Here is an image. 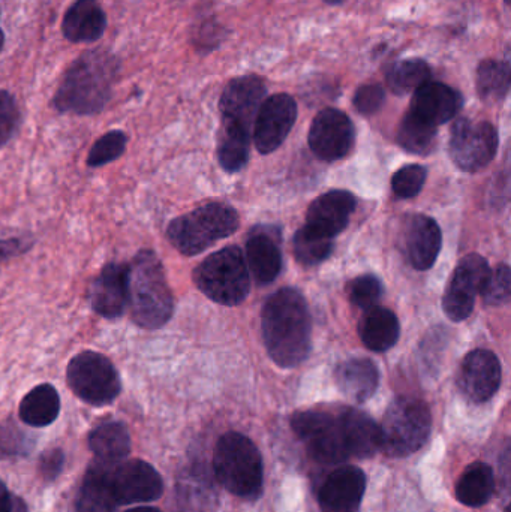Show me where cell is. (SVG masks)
<instances>
[{
  "mask_svg": "<svg viewBox=\"0 0 511 512\" xmlns=\"http://www.w3.org/2000/svg\"><path fill=\"white\" fill-rule=\"evenodd\" d=\"M261 333L270 358L284 369L299 366L312 345V322L302 292L282 288L267 298L261 313Z\"/></svg>",
  "mask_w": 511,
  "mask_h": 512,
  "instance_id": "cell-1",
  "label": "cell"
},
{
  "mask_svg": "<svg viewBox=\"0 0 511 512\" xmlns=\"http://www.w3.org/2000/svg\"><path fill=\"white\" fill-rule=\"evenodd\" d=\"M120 62L107 50L81 54L63 75L53 104L60 113L90 116L101 113L110 101Z\"/></svg>",
  "mask_w": 511,
  "mask_h": 512,
  "instance_id": "cell-2",
  "label": "cell"
},
{
  "mask_svg": "<svg viewBox=\"0 0 511 512\" xmlns=\"http://www.w3.org/2000/svg\"><path fill=\"white\" fill-rule=\"evenodd\" d=\"M129 306L132 321L141 328L164 327L174 312V298L161 259L141 249L129 264Z\"/></svg>",
  "mask_w": 511,
  "mask_h": 512,
  "instance_id": "cell-3",
  "label": "cell"
},
{
  "mask_svg": "<svg viewBox=\"0 0 511 512\" xmlns=\"http://www.w3.org/2000/svg\"><path fill=\"white\" fill-rule=\"evenodd\" d=\"M213 471L231 495L257 499L263 489V459L251 439L228 432L219 438L213 456Z\"/></svg>",
  "mask_w": 511,
  "mask_h": 512,
  "instance_id": "cell-4",
  "label": "cell"
},
{
  "mask_svg": "<svg viewBox=\"0 0 511 512\" xmlns=\"http://www.w3.org/2000/svg\"><path fill=\"white\" fill-rule=\"evenodd\" d=\"M239 215L224 203H209L170 222L167 239L185 256L206 251L239 230Z\"/></svg>",
  "mask_w": 511,
  "mask_h": 512,
  "instance_id": "cell-5",
  "label": "cell"
},
{
  "mask_svg": "<svg viewBox=\"0 0 511 512\" xmlns=\"http://www.w3.org/2000/svg\"><path fill=\"white\" fill-rule=\"evenodd\" d=\"M431 429V411L423 400L398 397L390 403L380 426L381 450L393 459L411 456L425 447Z\"/></svg>",
  "mask_w": 511,
  "mask_h": 512,
  "instance_id": "cell-6",
  "label": "cell"
},
{
  "mask_svg": "<svg viewBox=\"0 0 511 512\" xmlns=\"http://www.w3.org/2000/svg\"><path fill=\"white\" fill-rule=\"evenodd\" d=\"M194 282L215 303L237 306L245 301L251 288L245 255L236 246H228L207 256L195 268Z\"/></svg>",
  "mask_w": 511,
  "mask_h": 512,
  "instance_id": "cell-7",
  "label": "cell"
},
{
  "mask_svg": "<svg viewBox=\"0 0 511 512\" xmlns=\"http://www.w3.org/2000/svg\"><path fill=\"white\" fill-rule=\"evenodd\" d=\"M66 382L72 393L92 406L113 403L122 391L114 364L99 352L83 351L69 361Z\"/></svg>",
  "mask_w": 511,
  "mask_h": 512,
  "instance_id": "cell-8",
  "label": "cell"
},
{
  "mask_svg": "<svg viewBox=\"0 0 511 512\" xmlns=\"http://www.w3.org/2000/svg\"><path fill=\"white\" fill-rule=\"evenodd\" d=\"M291 429L317 462L339 465L350 459L341 415L327 411L296 412Z\"/></svg>",
  "mask_w": 511,
  "mask_h": 512,
  "instance_id": "cell-9",
  "label": "cell"
},
{
  "mask_svg": "<svg viewBox=\"0 0 511 512\" xmlns=\"http://www.w3.org/2000/svg\"><path fill=\"white\" fill-rule=\"evenodd\" d=\"M497 128L489 122H473L461 117L450 131V156L459 170L477 173L491 164L497 155Z\"/></svg>",
  "mask_w": 511,
  "mask_h": 512,
  "instance_id": "cell-10",
  "label": "cell"
},
{
  "mask_svg": "<svg viewBox=\"0 0 511 512\" xmlns=\"http://www.w3.org/2000/svg\"><path fill=\"white\" fill-rule=\"evenodd\" d=\"M489 273L488 261L477 254L465 256L456 265L443 297V309L450 321L462 322L470 318Z\"/></svg>",
  "mask_w": 511,
  "mask_h": 512,
  "instance_id": "cell-11",
  "label": "cell"
},
{
  "mask_svg": "<svg viewBox=\"0 0 511 512\" xmlns=\"http://www.w3.org/2000/svg\"><path fill=\"white\" fill-rule=\"evenodd\" d=\"M297 104L288 93H276L264 99L254 122V143L261 155L275 152L293 129Z\"/></svg>",
  "mask_w": 511,
  "mask_h": 512,
  "instance_id": "cell-12",
  "label": "cell"
},
{
  "mask_svg": "<svg viewBox=\"0 0 511 512\" xmlns=\"http://www.w3.org/2000/svg\"><path fill=\"white\" fill-rule=\"evenodd\" d=\"M108 475L119 505L156 501L164 492L161 475L143 460H129L116 466L111 463Z\"/></svg>",
  "mask_w": 511,
  "mask_h": 512,
  "instance_id": "cell-13",
  "label": "cell"
},
{
  "mask_svg": "<svg viewBox=\"0 0 511 512\" xmlns=\"http://www.w3.org/2000/svg\"><path fill=\"white\" fill-rule=\"evenodd\" d=\"M356 140L353 122L336 108H324L315 116L309 131V146L315 156L327 162L345 158Z\"/></svg>",
  "mask_w": 511,
  "mask_h": 512,
  "instance_id": "cell-14",
  "label": "cell"
},
{
  "mask_svg": "<svg viewBox=\"0 0 511 512\" xmlns=\"http://www.w3.org/2000/svg\"><path fill=\"white\" fill-rule=\"evenodd\" d=\"M503 369L494 352L488 349L471 351L462 360L458 372V387L473 403H485L500 390Z\"/></svg>",
  "mask_w": 511,
  "mask_h": 512,
  "instance_id": "cell-15",
  "label": "cell"
},
{
  "mask_svg": "<svg viewBox=\"0 0 511 512\" xmlns=\"http://www.w3.org/2000/svg\"><path fill=\"white\" fill-rule=\"evenodd\" d=\"M266 84L257 75L233 78L225 86L219 101L222 120L252 129L258 110L266 98Z\"/></svg>",
  "mask_w": 511,
  "mask_h": 512,
  "instance_id": "cell-16",
  "label": "cell"
},
{
  "mask_svg": "<svg viewBox=\"0 0 511 512\" xmlns=\"http://www.w3.org/2000/svg\"><path fill=\"white\" fill-rule=\"evenodd\" d=\"M354 210L356 198L351 192H327L309 206L305 228L315 236L333 240L348 227Z\"/></svg>",
  "mask_w": 511,
  "mask_h": 512,
  "instance_id": "cell-17",
  "label": "cell"
},
{
  "mask_svg": "<svg viewBox=\"0 0 511 512\" xmlns=\"http://www.w3.org/2000/svg\"><path fill=\"white\" fill-rule=\"evenodd\" d=\"M365 492V472L357 466H341L321 484L318 505L321 512H357Z\"/></svg>",
  "mask_w": 511,
  "mask_h": 512,
  "instance_id": "cell-18",
  "label": "cell"
},
{
  "mask_svg": "<svg viewBox=\"0 0 511 512\" xmlns=\"http://www.w3.org/2000/svg\"><path fill=\"white\" fill-rule=\"evenodd\" d=\"M90 304L98 315L116 319L129 306V264L110 262L90 288Z\"/></svg>",
  "mask_w": 511,
  "mask_h": 512,
  "instance_id": "cell-19",
  "label": "cell"
},
{
  "mask_svg": "<svg viewBox=\"0 0 511 512\" xmlns=\"http://www.w3.org/2000/svg\"><path fill=\"white\" fill-rule=\"evenodd\" d=\"M462 105L464 98L458 90L429 80L413 93L410 111L438 128L455 119Z\"/></svg>",
  "mask_w": 511,
  "mask_h": 512,
  "instance_id": "cell-20",
  "label": "cell"
},
{
  "mask_svg": "<svg viewBox=\"0 0 511 512\" xmlns=\"http://www.w3.org/2000/svg\"><path fill=\"white\" fill-rule=\"evenodd\" d=\"M443 246V234L434 219L417 215L408 225L405 248L410 264L416 270L426 271L434 267Z\"/></svg>",
  "mask_w": 511,
  "mask_h": 512,
  "instance_id": "cell-21",
  "label": "cell"
},
{
  "mask_svg": "<svg viewBox=\"0 0 511 512\" xmlns=\"http://www.w3.org/2000/svg\"><path fill=\"white\" fill-rule=\"evenodd\" d=\"M107 29V15L98 0H75L65 17L62 32L71 42H95Z\"/></svg>",
  "mask_w": 511,
  "mask_h": 512,
  "instance_id": "cell-22",
  "label": "cell"
},
{
  "mask_svg": "<svg viewBox=\"0 0 511 512\" xmlns=\"http://www.w3.org/2000/svg\"><path fill=\"white\" fill-rule=\"evenodd\" d=\"M335 382L345 397L357 403H365L377 391L380 372L374 361L368 358H351L336 367Z\"/></svg>",
  "mask_w": 511,
  "mask_h": 512,
  "instance_id": "cell-23",
  "label": "cell"
},
{
  "mask_svg": "<svg viewBox=\"0 0 511 512\" xmlns=\"http://www.w3.org/2000/svg\"><path fill=\"white\" fill-rule=\"evenodd\" d=\"M110 463L92 465L75 499V512H116L119 507L108 475Z\"/></svg>",
  "mask_w": 511,
  "mask_h": 512,
  "instance_id": "cell-24",
  "label": "cell"
},
{
  "mask_svg": "<svg viewBox=\"0 0 511 512\" xmlns=\"http://www.w3.org/2000/svg\"><path fill=\"white\" fill-rule=\"evenodd\" d=\"M344 424L350 457L371 459L381 450L380 426L365 412L354 408L339 412Z\"/></svg>",
  "mask_w": 511,
  "mask_h": 512,
  "instance_id": "cell-25",
  "label": "cell"
},
{
  "mask_svg": "<svg viewBox=\"0 0 511 512\" xmlns=\"http://www.w3.org/2000/svg\"><path fill=\"white\" fill-rule=\"evenodd\" d=\"M246 265L260 285H269L281 273L282 255L278 242L264 231L252 233L246 242Z\"/></svg>",
  "mask_w": 511,
  "mask_h": 512,
  "instance_id": "cell-26",
  "label": "cell"
},
{
  "mask_svg": "<svg viewBox=\"0 0 511 512\" xmlns=\"http://www.w3.org/2000/svg\"><path fill=\"white\" fill-rule=\"evenodd\" d=\"M363 345L374 352H386L399 340L401 325L392 310L375 306L366 310L359 322Z\"/></svg>",
  "mask_w": 511,
  "mask_h": 512,
  "instance_id": "cell-27",
  "label": "cell"
},
{
  "mask_svg": "<svg viewBox=\"0 0 511 512\" xmlns=\"http://www.w3.org/2000/svg\"><path fill=\"white\" fill-rule=\"evenodd\" d=\"M89 448L99 462L119 463L131 453V436L125 424L108 421L92 430Z\"/></svg>",
  "mask_w": 511,
  "mask_h": 512,
  "instance_id": "cell-28",
  "label": "cell"
},
{
  "mask_svg": "<svg viewBox=\"0 0 511 512\" xmlns=\"http://www.w3.org/2000/svg\"><path fill=\"white\" fill-rule=\"evenodd\" d=\"M494 492V471L482 462L468 466L456 484V499L465 507H483L491 501Z\"/></svg>",
  "mask_w": 511,
  "mask_h": 512,
  "instance_id": "cell-29",
  "label": "cell"
},
{
  "mask_svg": "<svg viewBox=\"0 0 511 512\" xmlns=\"http://www.w3.org/2000/svg\"><path fill=\"white\" fill-rule=\"evenodd\" d=\"M60 412V397L50 384L38 385L21 400V421L30 427H47L56 421Z\"/></svg>",
  "mask_w": 511,
  "mask_h": 512,
  "instance_id": "cell-30",
  "label": "cell"
},
{
  "mask_svg": "<svg viewBox=\"0 0 511 512\" xmlns=\"http://www.w3.org/2000/svg\"><path fill=\"white\" fill-rule=\"evenodd\" d=\"M251 146V129L239 123L222 120L218 140L219 164L228 173H237L245 167Z\"/></svg>",
  "mask_w": 511,
  "mask_h": 512,
  "instance_id": "cell-31",
  "label": "cell"
},
{
  "mask_svg": "<svg viewBox=\"0 0 511 512\" xmlns=\"http://www.w3.org/2000/svg\"><path fill=\"white\" fill-rule=\"evenodd\" d=\"M398 144L411 155H431L437 146V126L408 111L398 129Z\"/></svg>",
  "mask_w": 511,
  "mask_h": 512,
  "instance_id": "cell-32",
  "label": "cell"
},
{
  "mask_svg": "<svg viewBox=\"0 0 511 512\" xmlns=\"http://www.w3.org/2000/svg\"><path fill=\"white\" fill-rule=\"evenodd\" d=\"M509 60L486 59L477 68V92L485 102H501L510 90Z\"/></svg>",
  "mask_w": 511,
  "mask_h": 512,
  "instance_id": "cell-33",
  "label": "cell"
},
{
  "mask_svg": "<svg viewBox=\"0 0 511 512\" xmlns=\"http://www.w3.org/2000/svg\"><path fill=\"white\" fill-rule=\"evenodd\" d=\"M431 66L423 59H408L393 63L386 72L387 87L395 95L414 93L420 86L431 80Z\"/></svg>",
  "mask_w": 511,
  "mask_h": 512,
  "instance_id": "cell-34",
  "label": "cell"
},
{
  "mask_svg": "<svg viewBox=\"0 0 511 512\" xmlns=\"http://www.w3.org/2000/svg\"><path fill=\"white\" fill-rule=\"evenodd\" d=\"M333 252V240L315 236L305 227L300 228L294 236V254L297 261L306 267L321 264Z\"/></svg>",
  "mask_w": 511,
  "mask_h": 512,
  "instance_id": "cell-35",
  "label": "cell"
},
{
  "mask_svg": "<svg viewBox=\"0 0 511 512\" xmlns=\"http://www.w3.org/2000/svg\"><path fill=\"white\" fill-rule=\"evenodd\" d=\"M35 447V439L8 420L0 424V460L29 456Z\"/></svg>",
  "mask_w": 511,
  "mask_h": 512,
  "instance_id": "cell-36",
  "label": "cell"
},
{
  "mask_svg": "<svg viewBox=\"0 0 511 512\" xmlns=\"http://www.w3.org/2000/svg\"><path fill=\"white\" fill-rule=\"evenodd\" d=\"M126 143H128V138H126L125 132H107L93 144L89 155H87V165L98 168L116 161L125 152Z\"/></svg>",
  "mask_w": 511,
  "mask_h": 512,
  "instance_id": "cell-37",
  "label": "cell"
},
{
  "mask_svg": "<svg viewBox=\"0 0 511 512\" xmlns=\"http://www.w3.org/2000/svg\"><path fill=\"white\" fill-rule=\"evenodd\" d=\"M383 292V283L374 274L356 277L348 286L351 303L365 310L377 306L378 301L383 297Z\"/></svg>",
  "mask_w": 511,
  "mask_h": 512,
  "instance_id": "cell-38",
  "label": "cell"
},
{
  "mask_svg": "<svg viewBox=\"0 0 511 512\" xmlns=\"http://www.w3.org/2000/svg\"><path fill=\"white\" fill-rule=\"evenodd\" d=\"M426 176H428V173L422 165H405L401 170L396 171L395 176H393V194L402 198V200L417 197L425 186Z\"/></svg>",
  "mask_w": 511,
  "mask_h": 512,
  "instance_id": "cell-39",
  "label": "cell"
},
{
  "mask_svg": "<svg viewBox=\"0 0 511 512\" xmlns=\"http://www.w3.org/2000/svg\"><path fill=\"white\" fill-rule=\"evenodd\" d=\"M511 273L507 264H500L489 273L488 280L483 286V301L489 306H501L510 300Z\"/></svg>",
  "mask_w": 511,
  "mask_h": 512,
  "instance_id": "cell-40",
  "label": "cell"
},
{
  "mask_svg": "<svg viewBox=\"0 0 511 512\" xmlns=\"http://www.w3.org/2000/svg\"><path fill=\"white\" fill-rule=\"evenodd\" d=\"M20 119V110L14 96L6 90H0V147L14 137Z\"/></svg>",
  "mask_w": 511,
  "mask_h": 512,
  "instance_id": "cell-41",
  "label": "cell"
},
{
  "mask_svg": "<svg viewBox=\"0 0 511 512\" xmlns=\"http://www.w3.org/2000/svg\"><path fill=\"white\" fill-rule=\"evenodd\" d=\"M354 107L362 116H374L386 102V92L380 84H365L354 93Z\"/></svg>",
  "mask_w": 511,
  "mask_h": 512,
  "instance_id": "cell-42",
  "label": "cell"
},
{
  "mask_svg": "<svg viewBox=\"0 0 511 512\" xmlns=\"http://www.w3.org/2000/svg\"><path fill=\"white\" fill-rule=\"evenodd\" d=\"M65 463L63 451L59 448L45 451L39 459V474L45 481H54L59 477Z\"/></svg>",
  "mask_w": 511,
  "mask_h": 512,
  "instance_id": "cell-43",
  "label": "cell"
},
{
  "mask_svg": "<svg viewBox=\"0 0 511 512\" xmlns=\"http://www.w3.org/2000/svg\"><path fill=\"white\" fill-rule=\"evenodd\" d=\"M32 248L27 239H0V262L26 254Z\"/></svg>",
  "mask_w": 511,
  "mask_h": 512,
  "instance_id": "cell-44",
  "label": "cell"
},
{
  "mask_svg": "<svg viewBox=\"0 0 511 512\" xmlns=\"http://www.w3.org/2000/svg\"><path fill=\"white\" fill-rule=\"evenodd\" d=\"M0 512H27L23 499L11 495L2 481H0Z\"/></svg>",
  "mask_w": 511,
  "mask_h": 512,
  "instance_id": "cell-45",
  "label": "cell"
},
{
  "mask_svg": "<svg viewBox=\"0 0 511 512\" xmlns=\"http://www.w3.org/2000/svg\"><path fill=\"white\" fill-rule=\"evenodd\" d=\"M126 512H161V511L156 510V508L140 507V508H134V510H129Z\"/></svg>",
  "mask_w": 511,
  "mask_h": 512,
  "instance_id": "cell-46",
  "label": "cell"
},
{
  "mask_svg": "<svg viewBox=\"0 0 511 512\" xmlns=\"http://www.w3.org/2000/svg\"><path fill=\"white\" fill-rule=\"evenodd\" d=\"M324 2H326L327 5L338 6L342 5V3L345 2V0H324Z\"/></svg>",
  "mask_w": 511,
  "mask_h": 512,
  "instance_id": "cell-47",
  "label": "cell"
},
{
  "mask_svg": "<svg viewBox=\"0 0 511 512\" xmlns=\"http://www.w3.org/2000/svg\"><path fill=\"white\" fill-rule=\"evenodd\" d=\"M3 44H5V35H3L2 29H0V51H2Z\"/></svg>",
  "mask_w": 511,
  "mask_h": 512,
  "instance_id": "cell-48",
  "label": "cell"
},
{
  "mask_svg": "<svg viewBox=\"0 0 511 512\" xmlns=\"http://www.w3.org/2000/svg\"><path fill=\"white\" fill-rule=\"evenodd\" d=\"M504 512H510V507H507L506 511H504Z\"/></svg>",
  "mask_w": 511,
  "mask_h": 512,
  "instance_id": "cell-49",
  "label": "cell"
},
{
  "mask_svg": "<svg viewBox=\"0 0 511 512\" xmlns=\"http://www.w3.org/2000/svg\"><path fill=\"white\" fill-rule=\"evenodd\" d=\"M506 3H509V0H506Z\"/></svg>",
  "mask_w": 511,
  "mask_h": 512,
  "instance_id": "cell-50",
  "label": "cell"
}]
</instances>
